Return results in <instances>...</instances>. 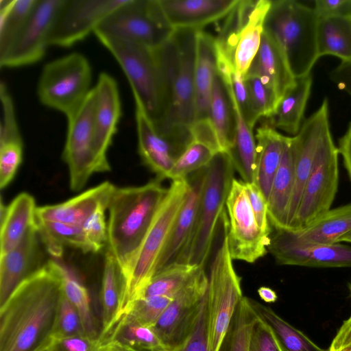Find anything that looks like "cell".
I'll return each mask as SVG.
<instances>
[{
  "mask_svg": "<svg viewBox=\"0 0 351 351\" xmlns=\"http://www.w3.org/2000/svg\"><path fill=\"white\" fill-rule=\"evenodd\" d=\"M208 282L204 267H199L152 327L167 351H179L191 337L206 301Z\"/></svg>",
  "mask_w": 351,
  "mask_h": 351,
  "instance_id": "7c38bea8",
  "label": "cell"
},
{
  "mask_svg": "<svg viewBox=\"0 0 351 351\" xmlns=\"http://www.w3.org/2000/svg\"><path fill=\"white\" fill-rule=\"evenodd\" d=\"M127 0H65L49 37L52 46L69 47L84 39Z\"/></svg>",
  "mask_w": 351,
  "mask_h": 351,
  "instance_id": "e0dca14e",
  "label": "cell"
},
{
  "mask_svg": "<svg viewBox=\"0 0 351 351\" xmlns=\"http://www.w3.org/2000/svg\"><path fill=\"white\" fill-rule=\"evenodd\" d=\"M317 48L319 58L332 56L351 60V14L319 19Z\"/></svg>",
  "mask_w": 351,
  "mask_h": 351,
  "instance_id": "8d00e7d4",
  "label": "cell"
},
{
  "mask_svg": "<svg viewBox=\"0 0 351 351\" xmlns=\"http://www.w3.org/2000/svg\"><path fill=\"white\" fill-rule=\"evenodd\" d=\"M234 170L230 154L223 152H218L206 166L193 230L176 263L204 267L225 210Z\"/></svg>",
  "mask_w": 351,
  "mask_h": 351,
  "instance_id": "5b68a950",
  "label": "cell"
},
{
  "mask_svg": "<svg viewBox=\"0 0 351 351\" xmlns=\"http://www.w3.org/2000/svg\"><path fill=\"white\" fill-rule=\"evenodd\" d=\"M330 79L351 97V60L341 61L329 73Z\"/></svg>",
  "mask_w": 351,
  "mask_h": 351,
  "instance_id": "6f0895ef",
  "label": "cell"
},
{
  "mask_svg": "<svg viewBox=\"0 0 351 351\" xmlns=\"http://www.w3.org/2000/svg\"><path fill=\"white\" fill-rule=\"evenodd\" d=\"M23 143L0 145V187H6L14 178L22 162Z\"/></svg>",
  "mask_w": 351,
  "mask_h": 351,
  "instance_id": "f907efd6",
  "label": "cell"
},
{
  "mask_svg": "<svg viewBox=\"0 0 351 351\" xmlns=\"http://www.w3.org/2000/svg\"><path fill=\"white\" fill-rule=\"evenodd\" d=\"M96 103L94 114V147L98 173L108 172L110 166L107 152L117 132L121 114L118 84L106 73H101L95 86Z\"/></svg>",
  "mask_w": 351,
  "mask_h": 351,
  "instance_id": "d6986e66",
  "label": "cell"
},
{
  "mask_svg": "<svg viewBox=\"0 0 351 351\" xmlns=\"http://www.w3.org/2000/svg\"><path fill=\"white\" fill-rule=\"evenodd\" d=\"M87 335L80 315L63 293L53 333L54 340Z\"/></svg>",
  "mask_w": 351,
  "mask_h": 351,
  "instance_id": "7dc6e473",
  "label": "cell"
},
{
  "mask_svg": "<svg viewBox=\"0 0 351 351\" xmlns=\"http://www.w3.org/2000/svg\"><path fill=\"white\" fill-rule=\"evenodd\" d=\"M245 75L258 77L274 96L277 104L295 79L282 48L265 29L258 51Z\"/></svg>",
  "mask_w": 351,
  "mask_h": 351,
  "instance_id": "d4e9b609",
  "label": "cell"
},
{
  "mask_svg": "<svg viewBox=\"0 0 351 351\" xmlns=\"http://www.w3.org/2000/svg\"><path fill=\"white\" fill-rule=\"evenodd\" d=\"M257 317L243 296L234 315L221 351H248L252 326Z\"/></svg>",
  "mask_w": 351,
  "mask_h": 351,
  "instance_id": "7bdbcfd3",
  "label": "cell"
},
{
  "mask_svg": "<svg viewBox=\"0 0 351 351\" xmlns=\"http://www.w3.org/2000/svg\"><path fill=\"white\" fill-rule=\"evenodd\" d=\"M0 97L2 109L0 145L8 143H23L17 125L13 101L3 82H1L0 86Z\"/></svg>",
  "mask_w": 351,
  "mask_h": 351,
  "instance_id": "c3c4849f",
  "label": "cell"
},
{
  "mask_svg": "<svg viewBox=\"0 0 351 351\" xmlns=\"http://www.w3.org/2000/svg\"><path fill=\"white\" fill-rule=\"evenodd\" d=\"M295 154L291 137L287 136L281 161L267 202L268 217L275 230L288 228L290 204L295 185Z\"/></svg>",
  "mask_w": 351,
  "mask_h": 351,
  "instance_id": "83f0119b",
  "label": "cell"
},
{
  "mask_svg": "<svg viewBox=\"0 0 351 351\" xmlns=\"http://www.w3.org/2000/svg\"><path fill=\"white\" fill-rule=\"evenodd\" d=\"M116 186L106 181L60 204L37 207L36 220L82 226L100 209H108Z\"/></svg>",
  "mask_w": 351,
  "mask_h": 351,
  "instance_id": "484cf974",
  "label": "cell"
},
{
  "mask_svg": "<svg viewBox=\"0 0 351 351\" xmlns=\"http://www.w3.org/2000/svg\"><path fill=\"white\" fill-rule=\"evenodd\" d=\"M199 267H201L185 263H173L156 274L137 298L148 296L173 298Z\"/></svg>",
  "mask_w": 351,
  "mask_h": 351,
  "instance_id": "f35d334b",
  "label": "cell"
},
{
  "mask_svg": "<svg viewBox=\"0 0 351 351\" xmlns=\"http://www.w3.org/2000/svg\"><path fill=\"white\" fill-rule=\"evenodd\" d=\"M173 298L167 296L140 297L132 300L121 317L152 327L158 320Z\"/></svg>",
  "mask_w": 351,
  "mask_h": 351,
  "instance_id": "f6af8a7d",
  "label": "cell"
},
{
  "mask_svg": "<svg viewBox=\"0 0 351 351\" xmlns=\"http://www.w3.org/2000/svg\"><path fill=\"white\" fill-rule=\"evenodd\" d=\"M37 207L33 196L23 192L18 195L7 207L1 221V254L14 249L27 230L36 223Z\"/></svg>",
  "mask_w": 351,
  "mask_h": 351,
  "instance_id": "1f68e13d",
  "label": "cell"
},
{
  "mask_svg": "<svg viewBox=\"0 0 351 351\" xmlns=\"http://www.w3.org/2000/svg\"><path fill=\"white\" fill-rule=\"evenodd\" d=\"M338 155L328 128L319 143L295 217L289 229H303L330 209L339 185Z\"/></svg>",
  "mask_w": 351,
  "mask_h": 351,
  "instance_id": "8fae6325",
  "label": "cell"
},
{
  "mask_svg": "<svg viewBox=\"0 0 351 351\" xmlns=\"http://www.w3.org/2000/svg\"><path fill=\"white\" fill-rule=\"evenodd\" d=\"M319 19L351 14V0H317L313 8Z\"/></svg>",
  "mask_w": 351,
  "mask_h": 351,
  "instance_id": "9f6ffc18",
  "label": "cell"
},
{
  "mask_svg": "<svg viewBox=\"0 0 351 351\" xmlns=\"http://www.w3.org/2000/svg\"><path fill=\"white\" fill-rule=\"evenodd\" d=\"M248 351H283L271 329L258 317L249 341Z\"/></svg>",
  "mask_w": 351,
  "mask_h": 351,
  "instance_id": "816d5d0a",
  "label": "cell"
},
{
  "mask_svg": "<svg viewBox=\"0 0 351 351\" xmlns=\"http://www.w3.org/2000/svg\"><path fill=\"white\" fill-rule=\"evenodd\" d=\"M198 29L174 30L155 49L162 85L160 117L154 124L158 132L179 157L192 141L195 120L194 67Z\"/></svg>",
  "mask_w": 351,
  "mask_h": 351,
  "instance_id": "7a4b0ae2",
  "label": "cell"
},
{
  "mask_svg": "<svg viewBox=\"0 0 351 351\" xmlns=\"http://www.w3.org/2000/svg\"><path fill=\"white\" fill-rule=\"evenodd\" d=\"M350 230L351 203L330 208L303 229L275 230L269 243L298 247L331 244Z\"/></svg>",
  "mask_w": 351,
  "mask_h": 351,
  "instance_id": "ffe728a7",
  "label": "cell"
},
{
  "mask_svg": "<svg viewBox=\"0 0 351 351\" xmlns=\"http://www.w3.org/2000/svg\"><path fill=\"white\" fill-rule=\"evenodd\" d=\"M252 115L257 122L261 119H269L277 101L261 80L253 75H245Z\"/></svg>",
  "mask_w": 351,
  "mask_h": 351,
  "instance_id": "bcb514c9",
  "label": "cell"
},
{
  "mask_svg": "<svg viewBox=\"0 0 351 351\" xmlns=\"http://www.w3.org/2000/svg\"><path fill=\"white\" fill-rule=\"evenodd\" d=\"M163 16L173 29H203L225 18L239 0H158Z\"/></svg>",
  "mask_w": 351,
  "mask_h": 351,
  "instance_id": "603a6c76",
  "label": "cell"
},
{
  "mask_svg": "<svg viewBox=\"0 0 351 351\" xmlns=\"http://www.w3.org/2000/svg\"><path fill=\"white\" fill-rule=\"evenodd\" d=\"M179 351H208L206 301L191 337Z\"/></svg>",
  "mask_w": 351,
  "mask_h": 351,
  "instance_id": "11a10c76",
  "label": "cell"
},
{
  "mask_svg": "<svg viewBox=\"0 0 351 351\" xmlns=\"http://www.w3.org/2000/svg\"><path fill=\"white\" fill-rule=\"evenodd\" d=\"M230 97L235 117L234 146L229 153L234 169L245 183L256 181V143L253 129L246 123L231 88L226 86Z\"/></svg>",
  "mask_w": 351,
  "mask_h": 351,
  "instance_id": "d6a6232c",
  "label": "cell"
},
{
  "mask_svg": "<svg viewBox=\"0 0 351 351\" xmlns=\"http://www.w3.org/2000/svg\"><path fill=\"white\" fill-rule=\"evenodd\" d=\"M267 252L278 265L317 268L351 267V246L341 243L306 247L269 243Z\"/></svg>",
  "mask_w": 351,
  "mask_h": 351,
  "instance_id": "4316f807",
  "label": "cell"
},
{
  "mask_svg": "<svg viewBox=\"0 0 351 351\" xmlns=\"http://www.w3.org/2000/svg\"><path fill=\"white\" fill-rule=\"evenodd\" d=\"M313 84L312 74L295 77L279 100L269 119H266L275 129L295 136L303 122L305 108Z\"/></svg>",
  "mask_w": 351,
  "mask_h": 351,
  "instance_id": "4dcf8cb0",
  "label": "cell"
},
{
  "mask_svg": "<svg viewBox=\"0 0 351 351\" xmlns=\"http://www.w3.org/2000/svg\"><path fill=\"white\" fill-rule=\"evenodd\" d=\"M269 0H239L215 37V47L245 75L258 51Z\"/></svg>",
  "mask_w": 351,
  "mask_h": 351,
  "instance_id": "9c48e42d",
  "label": "cell"
},
{
  "mask_svg": "<svg viewBox=\"0 0 351 351\" xmlns=\"http://www.w3.org/2000/svg\"><path fill=\"white\" fill-rule=\"evenodd\" d=\"M36 224L41 242L51 256L60 258L65 246L88 252L82 226L38 220Z\"/></svg>",
  "mask_w": 351,
  "mask_h": 351,
  "instance_id": "74e56055",
  "label": "cell"
},
{
  "mask_svg": "<svg viewBox=\"0 0 351 351\" xmlns=\"http://www.w3.org/2000/svg\"><path fill=\"white\" fill-rule=\"evenodd\" d=\"M92 80L90 64L74 52L47 63L40 75L37 95L40 103L68 117L88 95Z\"/></svg>",
  "mask_w": 351,
  "mask_h": 351,
  "instance_id": "30bf717a",
  "label": "cell"
},
{
  "mask_svg": "<svg viewBox=\"0 0 351 351\" xmlns=\"http://www.w3.org/2000/svg\"><path fill=\"white\" fill-rule=\"evenodd\" d=\"M223 237L213 257L206 294L208 351H221L237 307L243 299L241 278L234 270L228 241V217L221 215Z\"/></svg>",
  "mask_w": 351,
  "mask_h": 351,
  "instance_id": "8992f818",
  "label": "cell"
},
{
  "mask_svg": "<svg viewBox=\"0 0 351 351\" xmlns=\"http://www.w3.org/2000/svg\"><path fill=\"white\" fill-rule=\"evenodd\" d=\"M94 34L116 59L153 123L157 122L161 113L162 85L155 49L97 29Z\"/></svg>",
  "mask_w": 351,
  "mask_h": 351,
  "instance_id": "ba28073f",
  "label": "cell"
},
{
  "mask_svg": "<svg viewBox=\"0 0 351 351\" xmlns=\"http://www.w3.org/2000/svg\"><path fill=\"white\" fill-rule=\"evenodd\" d=\"M63 293L79 312L86 334L98 338L90 301L86 288L72 274L60 264Z\"/></svg>",
  "mask_w": 351,
  "mask_h": 351,
  "instance_id": "b9f144b4",
  "label": "cell"
},
{
  "mask_svg": "<svg viewBox=\"0 0 351 351\" xmlns=\"http://www.w3.org/2000/svg\"><path fill=\"white\" fill-rule=\"evenodd\" d=\"M96 91L93 88L81 105L70 115L62 158L68 166L69 184L73 191L84 187L88 179L97 171L94 147V114Z\"/></svg>",
  "mask_w": 351,
  "mask_h": 351,
  "instance_id": "5bb4252c",
  "label": "cell"
},
{
  "mask_svg": "<svg viewBox=\"0 0 351 351\" xmlns=\"http://www.w3.org/2000/svg\"><path fill=\"white\" fill-rule=\"evenodd\" d=\"M348 289H349L350 293V297H351V280L348 283Z\"/></svg>",
  "mask_w": 351,
  "mask_h": 351,
  "instance_id": "e7e4bbea",
  "label": "cell"
},
{
  "mask_svg": "<svg viewBox=\"0 0 351 351\" xmlns=\"http://www.w3.org/2000/svg\"><path fill=\"white\" fill-rule=\"evenodd\" d=\"M97 351H143L123 344L116 340L104 339L101 341Z\"/></svg>",
  "mask_w": 351,
  "mask_h": 351,
  "instance_id": "94428289",
  "label": "cell"
},
{
  "mask_svg": "<svg viewBox=\"0 0 351 351\" xmlns=\"http://www.w3.org/2000/svg\"><path fill=\"white\" fill-rule=\"evenodd\" d=\"M189 189L186 178L172 180L152 225L122 281L121 315L154 276L160 255Z\"/></svg>",
  "mask_w": 351,
  "mask_h": 351,
  "instance_id": "52a82bcc",
  "label": "cell"
},
{
  "mask_svg": "<svg viewBox=\"0 0 351 351\" xmlns=\"http://www.w3.org/2000/svg\"><path fill=\"white\" fill-rule=\"evenodd\" d=\"M226 206L228 247L232 260L254 263L267 252L270 237L258 226L243 181L234 178Z\"/></svg>",
  "mask_w": 351,
  "mask_h": 351,
  "instance_id": "9a60e30c",
  "label": "cell"
},
{
  "mask_svg": "<svg viewBox=\"0 0 351 351\" xmlns=\"http://www.w3.org/2000/svg\"><path fill=\"white\" fill-rule=\"evenodd\" d=\"M62 296L60 263L49 261L0 306V351H47Z\"/></svg>",
  "mask_w": 351,
  "mask_h": 351,
  "instance_id": "6da1fadb",
  "label": "cell"
},
{
  "mask_svg": "<svg viewBox=\"0 0 351 351\" xmlns=\"http://www.w3.org/2000/svg\"><path fill=\"white\" fill-rule=\"evenodd\" d=\"M318 22L313 8L294 0L271 1L264 29L282 48L295 77L311 73L319 58Z\"/></svg>",
  "mask_w": 351,
  "mask_h": 351,
  "instance_id": "277c9868",
  "label": "cell"
},
{
  "mask_svg": "<svg viewBox=\"0 0 351 351\" xmlns=\"http://www.w3.org/2000/svg\"><path fill=\"white\" fill-rule=\"evenodd\" d=\"M214 149L197 140H192L173 164L168 178L184 179L192 173L206 167L217 154Z\"/></svg>",
  "mask_w": 351,
  "mask_h": 351,
  "instance_id": "ee69618b",
  "label": "cell"
},
{
  "mask_svg": "<svg viewBox=\"0 0 351 351\" xmlns=\"http://www.w3.org/2000/svg\"><path fill=\"white\" fill-rule=\"evenodd\" d=\"M328 351H351V315L341 325Z\"/></svg>",
  "mask_w": 351,
  "mask_h": 351,
  "instance_id": "680465c9",
  "label": "cell"
},
{
  "mask_svg": "<svg viewBox=\"0 0 351 351\" xmlns=\"http://www.w3.org/2000/svg\"><path fill=\"white\" fill-rule=\"evenodd\" d=\"M65 0H37L14 42L0 56L1 67H19L40 61L49 46L51 33Z\"/></svg>",
  "mask_w": 351,
  "mask_h": 351,
  "instance_id": "2e32d148",
  "label": "cell"
},
{
  "mask_svg": "<svg viewBox=\"0 0 351 351\" xmlns=\"http://www.w3.org/2000/svg\"><path fill=\"white\" fill-rule=\"evenodd\" d=\"M256 128V170L255 182L268 202L272 182L280 165L286 136L277 132L267 119Z\"/></svg>",
  "mask_w": 351,
  "mask_h": 351,
  "instance_id": "f546056e",
  "label": "cell"
},
{
  "mask_svg": "<svg viewBox=\"0 0 351 351\" xmlns=\"http://www.w3.org/2000/svg\"><path fill=\"white\" fill-rule=\"evenodd\" d=\"M36 224L30 228L19 244L11 251L1 255L0 306L14 290L43 265Z\"/></svg>",
  "mask_w": 351,
  "mask_h": 351,
  "instance_id": "44dd1931",
  "label": "cell"
},
{
  "mask_svg": "<svg viewBox=\"0 0 351 351\" xmlns=\"http://www.w3.org/2000/svg\"><path fill=\"white\" fill-rule=\"evenodd\" d=\"M258 294L261 299L267 303H274L278 295L276 292L268 287H261L257 290Z\"/></svg>",
  "mask_w": 351,
  "mask_h": 351,
  "instance_id": "6125c7cd",
  "label": "cell"
},
{
  "mask_svg": "<svg viewBox=\"0 0 351 351\" xmlns=\"http://www.w3.org/2000/svg\"><path fill=\"white\" fill-rule=\"evenodd\" d=\"M248 299L256 317L271 329L283 351H328L318 346L269 306Z\"/></svg>",
  "mask_w": 351,
  "mask_h": 351,
  "instance_id": "d590c367",
  "label": "cell"
},
{
  "mask_svg": "<svg viewBox=\"0 0 351 351\" xmlns=\"http://www.w3.org/2000/svg\"><path fill=\"white\" fill-rule=\"evenodd\" d=\"M96 29L152 49L161 46L174 31L165 19L158 0H127Z\"/></svg>",
  "mask_w": 351,
  "mask_h": 351,
  "instance_id": "4fadbf2b",
  "label": "cell"
},
{
  "mask_svg": "<svg viewBox=\"0 0 351 351\" xmlns=\"http://www.w3.org/2000/svg\"><path fill=\"white\" fill-rule=\"evenodd\" d=\"M105 211V209L98 210L82 226L88 252H99L107 245L108 223L106 221Z\"/></svg>",
  "mask_w": 351,
  "mask_h": 351,
  "instance_id": "681fc988",
  "label": "cell"
},
{
  "mask_svg": "<svg viewBox=\"0 0 351 351\" xmlns=\"http://www.w3.org/2000/svg\"><path fill=\"white\" fill-rule=\"evenodd\" d=\"M122 280L114 257L106 252L101 280V340L113 328L121 315Z\"/></svg>",
  "mask_w": 351,
  "mask_h": 351,
  "instance_id": "e575fe53",
  "label": "cell"
},
{
  "mask_svg": "<svg viewBox=\"0 0 351 351\" xmlns=\"http://www.w3.org/2000/svg\"><path fill=\"white\" fill-rule=\"evenodd\" d=\"M341 242L351 243V230L339 239L337 243Z\"/></svg>",
  "mask_w": 351,
  "mask_h": 351,
  "instance_id": "be15d7a7",
  "label": "cell"
},
{
  "mask_svg": "<svg viewBox=\"0 0 351 351\" xmlns=\"http://www.w3.org/2000/svg\"><path fill=\"white\" fill-rule=\"evenodd\" d=\"M100 343L99 337L78 335L54 340L47 351H97Z\"/></svg>",
  "mask_w": 351,
  "mask_h": 351,
  "instance_id": "db71d44e",
  "label": "cell"
},
{
  "mask_svg": "<svg viewBox=\"0 0 351 351\" xmlns=\"http://www.w3.org/2000/svg\"><path fill=\"white\" fill-rule=\"evenodd\" d=\"M337 149L351 182V123L345 134L339 138Z\"/></svg>",
  "mask_w": 351,
  "mask_h": 351,
  "instance_id": "91938a15",
  "label": "cell"
},
{
  "mask_svg": "<svg viewBox=\"0 0 351 351\" xmlns=\"http://www.w3.org/2000/svg\"><path fill=\"white\" fill-rule=\"evenodd\" d=\"M116 340L143 351H167L152 327L120 317L111 330L101 340Z\"/></svg>",
  "mask_w": 351,
  "mask_h": 351,
  "instance_id": "60d3db41",
  "label": "cell"
},
{
  "mask_svg": "<svg viewBox=\"0 0 351 351\" xmlns=\"http://www.w3.org/2000/svg\"><path fill=\"white\" fill-rule=\"evenodd\" d=\"M328 128V101L327 98H324L319 108L304 121L299 132L291 137L295 154V178L289 211L287 229L295 217L320 139Z\"/></svg>",
  "mask_w": 351,
  "mask_h": 351,
  "instance_id": "ac0fdd59",
  "label": "cell"
},
{
  "mask_svg": "<svg viewBox=\"0 0 351 351\" xmlns=\"http://www.w3.org/2000/svg\"><path fill=\"white\" fill-rule=\"evenodd\" d=\"M209 119L215 130L221 152L229 154L234 143V112L226 87L217 72L211 93Z\"/></svg>",
  "mask_w": 351,
  "mask_h": 351,
  "instance_id": "836d02e7",
  "label": "cell"
},
{
  "mask_svg": "<svg viewBox=\"0 0 351 351\" xmlns=\"http://www.w3.org/2000/svg\"><path fill=\"white\" fill-rule=\"evenodd\" d=\"M216 71L215 37L203 29H198L194 67L195 121L209 119L210 103Z\"/></svg>",
  "mask_w": 351,
  "mask_h": 351,
  "instance_id": "f1b7e54d",
  "label": "cell"
},
{
  "mask_svg": "<svg viewBox=\"0 0 351 351\" xmlns=\"http://www.w3.org/2000/svg\"><path fill=\"white\" fill-rule=\"evenodd\" d=\"M250 202L261 231L270 237L271 232L268 217L267 201L256 182L245 183Z\"/></svg>",
  "mask_w": 351,
  "mask_h": 351,
  "instance_id": "f5cc1de1",
  "label": "cell"
},
{
  "mask_svg": "<svg viewBox=\"0 0 351 351\" xmlns=\"http://www.w3.org/2000/svg\"><path fill=\"white\" fill-rule=\"evenodd\" d=\"M167 191L158 178L139 186L115 187L108 206L106 252L114 257L122 281Z\"/></svg>",
  "mask_w": 351,
  "mask_h": 351,
  "instance_id": "3957f363",
  "label": "cell"
},
{
  "mask_svg": "<svg viewBox=\"0 0 351 351\" xmlns=\"http://www.w3.org/2000/svg\"><path fill=\"white\" fill-rule=\"evenodd\" d=\"M132 94L139 155L143 163L156 174L158 179L168 178L178 156L171 144L156 130L139 97L136 94Z\"/></svg>",
  "mask_w": 351,
  "mask_h": 351,
  "instance_id": "cb8c5ba5",
  "label": "cell"
},
{
  "mask_svg": "<svg viewBox=\"0 0 351 351\" xmlns=\"http://www.w3.org/2000/svg\"><path fill=\"white\" fill-rule=\"evenodd\" d=\"M36 2L37 0L0 1V56L19 35Z\"/></svg>",
  "mask_w": 351,
  "mask_h": 351,
  "instance_id": "ab89813d",
  "label": "cell"
},
{
  "mask_svg": "<svg viewBox=\"0 0 351 351\" xmlns=\"http://www.w3.org/2000/svg\"><path fill=\"white\" fill-rule=\"evenodd\" d=\"M206 173V167L186 177L189 184L187 195L160 255L155 274L176 263L187 243L195 225Z\"/></svg>",
  "mask_w": 351,
  "mask_h": 351,
  "instance_id": "7402d4cb",
  "label": "cell"
}]
</instances>
